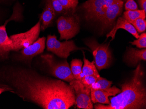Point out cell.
<instances>
[{"label": "cell", "mask_w": 146, "mask_h": 109, "mask_svg": "<svg viewBox=\"0 0 146 109\" xmlns=\"http://www.w3.org/2000/svg\"><path fill=\"white\" fill-rule=\"evenodd\" d=\"M9 91L24 101H31L45 109H68L75 104V96L70 85L25 68H12L1 74Z\"/></svg>", "instance_id": "obj_1"}, {"label": "cell", "mask_w": 146, "mask_h": 109, "mask_svg": "<svg viewBox=\"0 0 146 109\" xmlns=\"http://www.w3.org/2000/svg\"><path fill=\"white\" fill-rule=\"evenodd\" d=\"M141 64L133 71L131 78L122 84L121 91L110 97V104H97L96 109H146V89L143 84Z\"/></svg>", "instance_id": "obj_2"}, {"label": "cell", "mask_w": 146, "mask_h": 109, "mask_svg": "<svg viewBox=\"0 0 146 109\" xmlns=\"http://www.w3.org/2000/svg\"><path fill=\"white\" fill-rule=\"evenodd\" d=\"M92 50L95 59L96 67L100 70L109 67L111 62V51L109 44H99L95 40H88L85 42Z\"/></svg>", "instance_id": "obj_3"}, {"label": "cell", "mask_w": 146, "mask_h": 109, "mask_svg": "<svg viewBox=\"0 0 146 109\" xmlns=\"http://www.w3.org/2000/svg\"><path fill=\"white\" fill-rule=\"evenodd\" d=\"M57 24L61 40L70 39L79 31V18L74 14L60 16L57 20Z\"/></svg>", "instance_id": "obj_4"}, {"label": "cell", "mask_w": 146, "mask_h": 109, "mask_svg": "<svg viewBox=\"0 0 146 109\" xmlns=\"http://www.w3.org/2000/svg\"><path fill=\"white\" fill-rule=\"evenodd\" d=\"M42 58L47 65L52 74L61 80L70 82L75 79L67 61L58 62L50 54L42 55Z\"/></svg>", "instance_id": "obj_5"}, {"label": "cell", "mask_w": 146, "mask_h": 109, "mask_svg": "<svg viewBox=\"0 0 146 109\" xmlns=\"http://www.w3.org/2000/svg\"><path fill=\"white\" fill-rule=\"evenodd\" d=\"M46 47L48 51H51L61 58H67L72 51L82 50L83 48L77 47L73 40L60 42L55 35L47 37Z\"/></svg>", "instance_id": "obj_6"}, {"label": "cell", "mask_w": 146, "mask_h": 109, "mask_svg": "<svg viewBox=\"0 0 146 109\" xmlns=\"http://www.w3.org/2000/svg\"><path fill=\"white\" fill-rule=\"evenodd\" d=\"M40 21L30 30L24 33L11 36L13 44V51H18L29 46L36 41L40 31Z\"/></svg>", "instance_id": "obj_7"}, {"label": "cell", "mask_w": 146, "mask_h": 109, "mask_svg": "<svg viewBox=\"0 0 146 109\" xmlns=\"http://www.w3.org/2000/svg\"><path fill=\"white\" fill-rule=\"evenodd\" d=\"M19 5H17L14 8L12 16L9 20L6 21L5 24L0 26V61L7 59L11 51L13 50V44L11 38L7 33L6 25L10 21L16 20L21 18V8Z\"/></svg>", "instance_id": "obj_8"}, {"label": "cell", "mask_w": 146, "mask_h": 109, "mask_svg": "<svg viewBox=\"0 0 146 109\" xmlns=\"http://www.w3.org/2000/svg\"><path fill=\"white\" fill-rule=\"evenodd\" d=\"M115 0H89L84 3L82 8L87 20H100L109 6Z\"/></svg>", "instance_id": "obj_9"}, {"label": "cell", "mask_w": 146, "mask_h": 109, "mask_svg": "<svg viewBox=\"0 0 146 109\" xmlns=\"http://www.w3.org/2000/svg\"><path fill=\"white\" fill-rule=\"evenodd\" d=\"M74 91L75 96V104L78 109H92L93 108L91 98V89L86 87L82 83L74 79L70 82Z\"/></svg>", "instance_id": "obj_10"}, {"label": "cell", "mask_w": 146, "mask_h": 109, "mask_svg": "<svg viewBox=\"0 0 146 109\" xmlns=\"http://www.w3.org/2000/svg\"><path fill=\"white\" fill-rule=\"evenodd\" d=\"M123 6V1L122 0H115L109 6L104 16L100 20L104 27H110L113 25L116 18L122 13Z\"/></svg>", "instance_id": "obj_11"}, {"label": "cell", "mask_w": 146, "mask_h": 109, "mask_svg": "<svg viewBox=\"0 0 146 109\" xmlns=\"http://www.w3.org/2000/svg\"><path fill=\"white\" fill-rule=\"evenodd\" d=\"M121 91V89L115 86L106 89H91V100L94 104L98 102L102 104L108 105L110 102L109 99L110 96L113 97Z\"/></svg>", "instance_id": "obj_12"}, {"label": "cell", "mask_w": 146, "mask_h": 109, "mask_svg": "<svg viewBox=\"0 0 146 109\" xmlns=\"http://www.w3.org/2000/svg\"><path fill=\"white\" fill-rule=\"evenodd\" d=\"M45 37L38 38L32 44L22 49L21 51L22 58L26 60H31L36 55L43 52L45 49Z\"/></svg>", "instance_id": "obj_13"}, {"label": "cell", "mask_w": 146, "mask_h": 109, "mask_svg": "<svg viewBox=\"0 0 146 109\" xmlns=\"http://www.w3.org/2000/svg\"><path fill=\"white\" fill-rule=\"evenodd\" d=\"M119 29H124L137 39L139 37L138 33L133 25L128 22L123 16H122L118 18L116 24L110 33L107 34L106 38L111 37V40L114 39L116 32Z\"/></svg>", "instance_id": "obj_14"}, {"label": "cell", "mask_w": 146, "mask_h": 109, "mask_svg": "<svg viewBox=\"0 0 146 109\" xmlns=\"http://www.w3.org/2000/svg\"><path fill=\"white\" fill-rule=\"evenodd\" d=\"M56 13L52 7L51 0H46L45 7L41 14L40 21L42 22L40 28L44 30L52 24L55 18Z\"/></svg>", "instance_id": "obj_15"}, {"label": "cell", "mask_w": 146, "mask_h": 109, "mask_svg": "<svg viewBox=\"0 0 146 109\" xmlns=\"http://www.w3.org/2000/svg\"><path fill=\"white\" fill-rule=\"evenodd\" d=\"M126 60L129 64L133 65H136L141 61H146V48L142 50L129 49L126 55Z\"/></svg>", "instance_id": "obj_16"}, {"label": "cell", "mask_w": 146, "mask_h": 109, "mask_svg": "<svg viewBox=\"0 0 146 109\" xmlns=\"http://www.w3.org/2000/svg\"><path fill=\"white\" fill-rule=\"evenodd\" d=\"M84 65L82 68V73L83 76H94L99 78L100 76L98 74L96 67L95 65V62L93 61L91 62L85 57L84 53Z\"/></svg>", "instance_id": "obj_17"}, {"label": "cell", "mask_w": 146, "mask_h": 109, "mask_svg": "<svg viewBox=\"0 0 146 109\" xmlns=\"http://www.w3.org/2000/svg\"><path fill=\"white\" fill-rule=\"evenodd\" d=\"M83 62L80 59H73L70 63V70L75 79L81 81L84 76L82 73Z\"/></svg>", "instance_id": "obj_18"}, {"label": "cell", "mask_w": 146, "mask_h": 109, "mask_svg": "<svg viewBox=\"0 0 146 109\" xmlns=\"http://www.w3.org/2000/svg\"><path fill=\"white\" fill-rule=\"evenodd\" d=\"M146 12L143 10H127L124 12L123 17L130 23H132L134 21L139 18H146Z\"/></svg>", "instance_id": "obj_19"}, {"label": "cell", "mask_w": 146, "mask_h": 109, "mask_svg": "<svg viewBox=\"0 0 146 109\" xmlns=\"http://www.w3.org/2000/svg\"><path fill=\"white\" fill-rule=\"evenodd\" d=\"M112 82L104 78L100 77L90 87L91 89H103L111 87Z\"/></svg>", "instance_id": "obj_20"}, {"label": "cell", "mask_w": 146, "mask_h": 109, "mask_svg": "<svg viewBox=\"0 0 146 109\" xmlns=\"http://www.w3.org/2000/svg\"><path fill=\"white\" fill-rule=\"evenodd\" d=\"M70 14H74L78 3V0H57Z\"/></svg>", "instance_id": "obj_21"}, {"label": "cell", "mask_w": 146, "mask_h": 109, "mask_svg": "<svg viewBox=\"0 0 146 109\" xmlns=\"http://www.w3.org/2000/svg\"><path fill=\"white\" fill-rule=\"evenodd\" d=\"M131 24L135 27L137 33H143L146 30V21L145 19L143 18H139L137 19Z\"/></svg>", "instance_id": "obj_22"}, {"label": "cell", "mask_w": 146, "mask_h": 109, "mask_svg": "<svg viewBox=\"0 0 146 109\" xmlns=\"http://www.w3.org/2000/svg\"><path fill=\"white\" fill-rule=\"evenodd\" d=\"M52 7L54 8L56 13L58 14H70L69 12L64 8L62 5L57 0H51Z\"/></svg>", "instance_id": "obj_23"}, {"label": "cell", "mask_w": 146, "mask_h": 109, "mask_svg": "<svg viewBox=\"0 0 146 109\" xmlns=\"http://www.w3.org/2000/svg\"><path fill=\"white\" fill-rule=\"evenodd\" d=\"M129 43L133 45H135L139 48H146V33H142L139 35L137 39Z\"/></svg>", "instance_id": "obj_24"}, {"label": "cell", "mask_w": 146, "mask_h": 109, "mask_svg": "<svg viewBox=\"0 0 146 109\" xmlns=\"http://www.w3.org/2000/svg\"><path fill=\"white\" fill-rule=\"evenodd\" d=\"M98 78L94 76H84L80 81L86 87L90 88L91 86L94 84Z\"/></svg>", "instance_id": "obj_25"}, {"label": "cell", "mask_w": 146, "mask_h": 109, "mask_svg": "<svg viewBox=\"0 0 146 109\" xmlns=\"http://www.w3.org/2000/svg\"><path fill=\"white\" fill-rule=\"evenodd\" d=\"M125 9L127 10H138V6L134 0H127L125 4Z\"/></svg>", "instance_id": "obj_26"}, {"label": "cell", "mask_w": 146, "mask_h": 109, "mask_svg": "<svg viewBox=\"0 0 146 109\" xmlns=\"http://www.w3.org/2000/svg\"><path fill=\"white\" fill-rule=\"evenodd\" d=\"M138 3L142 10L146 12V0H138Z\"/></svg>", "instance_id": "obj_27"}, {"label": "cell", "mask_w": 146, "mask_h": 109, "mask_svg": "<svg viewBox=\"0 0 146 109\" xmlns=\"http://www.w3.org/2000/svg\"><path fill=\"white\" fill-rule=\"evenodd\" d=\"M6 91H9V89L7 87H0V94Z\"/></svg>", "instance_id": "obj_28"}, {"label": "cell", "mask_w": 146, "mask_h": 109, "mask_svg": "<svg viewBox=\"0 0 146 109\" xmlns=\"http://www.w3.org/2000/svg\"><path fill=\"white\" fill-rule=\"evenodd\" d=\"M124 1H127V0H124Z\"/></svg>", "instance_id": "obj_29"}, {"label": "cell", "mask_w": 146, "mask_h": 109, "mask_svg": "<svg viewBox=\"0 0 146 109\" xmlns=\"http://www.w3.org/2000/svg\"><path fill=\"white\" fill-rule=\"evenodd\" d=\"M0 1H1V0H0Z\"/></svg>", "instance_id": "obj_30"}]
</instances>
